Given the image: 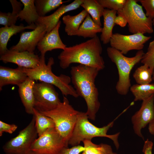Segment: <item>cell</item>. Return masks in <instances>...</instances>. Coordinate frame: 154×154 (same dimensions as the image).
I'll return each mask as SVG.
<instances>
[{
    "mask_svg": "<svg viewBox=\"0 0 154 154\" xmlns=\"http://www.w3.org/2000/svg\"><path fill=\"white\" fill-rule=\"evenodd\" d=\"M102 47L98 36L74 45L66 47L58 56L60 67L65 69L72 63H79L96 68L105 67L102 54Z\"/></svg>",
    "mask_w": 154,
    "mask_h": 154,
    "instance_id": "obj_1",
    "label": "cell"
},
{
    "mask_svg": "<svg viewBox=\"0 0 154 154\" xmlns=\"http://www.w3.org/2000/svg\"><path fill=\"white\" fill-rule=\"evenodd\" d=\"M99 72L96 68L80 64L72 67L70 71L73 87L78 96L85 100L87 107L86 113L88 119L93 120L100 105L95 84Z\"/></svg>",
    "mask_w": 154,
    "mask_h": 154,
    "instance_id": "obj_2",
    "label": "cell"
},
{
    "mask_svg": "<svg viewBox=\"0 0 154 154\" xmlns=\"http://www.w3.org/2000/svg\"><path fill=\"white\" fill-rule=\"evenodd\" d=\"M40 59L39 64L34 68L23 67V71L28 77L35 81H39L56 87L64 96L70 95L75 98L79 97L74 87L70 84L71 79L69 76L64 74L57 76L52 72V66L54 64L53 58H49L47 64L45 55L40 54Z\"/></svg>",
    "mask_w": 154,
    "mask_h": 154,
    "instance_id": "obj_3",
    "label": "cell"
},
{
    "mask_svg": "<svg viewBox=\"0 0 154 154\" xmlns=\"http://www.w3.org/2000/svg\"><path fill=\"white\" fill-rule=\"evenodd\" d=\"M118 117L107 125L99 127L89 121L86 112H80L73 131L68 141V145L75 146L79 145L81 141L84 140H91L96 137H104L112 140L117 150L119 147L118 138L120 132L111 135H108L107 133L109 129L113 126L114 121Z\"/></svg>",
    "mask_w": 154,
    "mask_h": 154,
    "instance_id": "obj_4",
    "label": "cell"
},
{
    "mask_svg": "<svg viewBox=\"0 0 154 154\" xmlns=\"http://www.w3.org/2000/svg\"><path fill=\"white\" fill-rule=\"evenodd\" d=\"M107 52L108 57L116 64L117 69L118 80L116 86V91L121 95H126L131 86V72L134 66L141 61L144 52L143 50H138L134 56L129 57L111 46L107 48Z\"/></svg>",
    "mask_w": 154,
    "mask_h": 154,
    "instance_id": "obj_5",
    "label": "cell"
},
{
    "mask_svg": "<svg viewBox=\"0 0 154 154\" xmlns=\"http://www.w3.org/2000/svg\"><path fill=\"white\" fill-rule=\"evenodd\" d=\"M40 112L52 119L56 130L68 142L80 111L73 107L66 96H64L62 102H60L54 109Z\"/></svg>",
    "mask_w": 154,
    "mask_h": 154,
    "instance_id": "obj_6",
    "label": "cell"
},
{
    "mask_svg": "<svg viewBox=\"0 0 154 154\" xmlns=\"http://www.w3.org/2000/svg\"><path fill=\"white\" fill-rule=\"evenodd\" d=\"M137 1L127 0L123 8L117 13L125 19L129 31L133 34L152 33L153 32L152 20L146 16L142 6L137 3Z\"/></svg>",
    "mask_w": 154,
    "mask_h": 154,
    "instance_id": "obj_7",
    "label": "cell"
},
{
    "mask_svg": "<svg viewBox=\"0 0 154 154\" xmlns=\"http://www.w3.org/2000/svg\"><path fill=\"white\" fill-rule=\"evenodd\" d=\"M38 136L35 117L33 115L28 125L20 131L16 136L7 142L3 147V150L6 154H29Z\"/></svg>",
    "mask_w": 154,
    "mask_h": 154,
    "instance_id": "obj_8",
    "label": "cell"
},
{
    "mask_svg": "<svg viewBox=\"0 0 154 154\" xmlns=\"http://www.w3.org/2000/svg\"><path fill=\"white\" fill-rule=\"evenodd\" d=\"M66 141L55 127L50 128L38 137L33 143L31 151L41 154H58L64 147H68Z\"/></svg>",
    "mask_w": 154,
    "mask_h": 154,
    "instance_id": "obj_9",
    "label": "cell"
},
{
    "mask_svg": "<svg viewBox=\"0 0 154 154\" xmlns=\"http://www.w3.org/2000/svg\"><path fill=\"white\" fill-rule=\"evenodd\" d=\"M34 108L38 112L52 110L60 102L53 85L43 82L35 83L33 87Z\"/></svg>",
    "mask_w": 154,
    "mask_h": 154,
    "instance_id": "obj_10",
    "label": "cell"
},
{
    "mask_svg": "<svg viewBox=\"0 0 154 154\" xmlns=\"http://www.w3.org/2000/svg\"><path fill=\"white\" fill-rule=\"evenodd\" d=\"M151 38L140 33L126 35L116 33L113 34L110 43L111 47L124 55L131 50H142L144 44Z\"/></svg>",
    "mask_w": 154,
    "mask_h": 154,
    "instance_id": "obj_11",
    "label": "cell"
},
{
    "mask_svg": "<svg viewBox=\"0 0 154 154\" xmlns=\"http://www.w3.org/2000/svg\"><path fill=\"white\" fill-rule=\"evenodd\" d=\"M131 121L134 133L144 140L142 129L154 122V94L142 101L139 109L132 116Z\"/></svg>",
    "mask_w": 154,
    "mask_h": 154,
    "instance_id": "obj_12",
    "label": "cell"
},
{
    "mask_svg": "<svg viewBox=\"0 0 154 154\" xmlns=\"http://www.w3.org/2000/svg\"><path fill=\"white\" fill-rule=\"evenodd\" d=\"M35 24L37 27L33 31L22 33L18 43L10 48L9 49L18 52L34 53L38 42L46 33L45 25L40 24Z\"/></svg>",
    "mask_w": 154,
    "mask_h": 154,
    "instance_id": "obj_13",
    "label": "cell"
},
{
    "mask_svg": "<svg viewBox=\"0 0 154 154\" xmlns=\"http://www.w3.org/2000/svg\"><path fill=\"white\" fill-rule=\"evenodd\" d=\"M0 60L5 63H13L18 66L28 69L36 67L40 63V57L34 53L18 52L10 49L0 55Z\"/></svg>",
    "mask_w": 154,
    "mask_h": 154,
    "instance_id": "obj_14",
    "label": "cell"
},
{
    "mask_svg": "<svg viewBox=\"0 0 154 154\" xmlns=\"http://www.w3.org/2000/svg\"><path fill=\"white\" fill-rule=\"evenodd\" d=\"M61 23L60 20L56 25L50 32L46 33L38 42L37 47L41 55H45L46 52L54 49L64 50L67 47L62 42L59 34Z\"/></svg>",
    "mask_w": 154,
    "mask_h": 154,
    "instance_id": "obj_15",
    "label": "cell"
},
{
    "mask_svg": "<svg viewBox=\"0 0 154 154\" xmlns=\"http://www.w3.org/2000/svg\"><path fill=\"white\" fill-rule=\"evenodd\" d=\"M83 0H75L67 5H62L50 15L39 17L36 24L45 25L46 33L51 31L57 25L60 17L66 13L76 10L81 6Z\"/></svg>",
    "mask_w": 154,
    "mask_h": 154,
    "instance_id": "obj_16",
    "label": "cell"
},
{
    "mask_svg": "<svg viewBox=\"0 0 154 154\" xmlns=\"http://www.w3.org/2000/svg\"><path fill=\"white\" fill-rule=\"evenodd\" d=\"M28 77L23 70V67L18 66L15 69L0 66V90L3 87L9 84L18 86Z\"/></svg>",
    "mask_w": 154,
    "mask_h": 154,
    "instance_id": "obj_17",
    "label": "cell"
},
{
    "mask_svg": "<svg viewBox=\"0 0 154 154\" xmlns=\"http://www.w3.org/2000/svg\"><path fill=\"white\" fill-rule=\"evenodd\" d=\"M35 83V80L28 77L23 83L18 86L19 96L26 112L33 115L35 100L33 87Z\"/></svg>",
    "mask_w": 154,
    "mask_h": 154,
    "instance_id": "obj_18",
    "label": "cell"
},
{
    "mask_svg": "<svg viewBox=\"0 0 154 154\" xmlns=\"http://www.w3.org/2000/svg\"><path fill=\"white\" fill-rule=\"evenodd\" d=\"M37 27L35 24L24 26L23 24L19 25H13L10 26H4L0 28V54L1 55L8 49L7 48L8 42L13 35L26 29L34 30Z\"/></svg>",
    "mask_w": 154,
    "mask_h": 154,
    "instance_id": "obj_19",
    "label": "cell"
},
{
    "mask_svg": "<svg viewBox=\"0 0 154 154\" xmlns=\"http://www.w3.org/2000/svg\"><path fill=\"white\" fill-rule=\"evenodd\" d=\"M116 11L105 9L103 16L104 18L103 27L102 28L100 40L103 44L110 43L113 35V29L115 25L114 21L116 17Z\"/></svg>",
    "mask_w": 154,
    "mask_h": 154,
    "instance_id": "obj_20",
    "label": "cell"
},
{
    "mask_svg": "<svg viewBox=\"0 0 154 154\" xmlns=\"http://www.w3.org/2000/svg\"><path fill=\"white\" fill-rule=\"evenodd\" d=\"M88 14L85 10L74 16L69 15L64 16L63 22L65 25L64 30L68 36H76L80 26Z\"/></svg>",
    "mask_w": 154,
    "mask_h": 154,
    "instance_id": "obj_21",
    "label": "cell"
},
{
    "mask_svg": "<svg viewBox=\"0 0 154 154\" xmlns=\"http://www.w3.org/2000/svg\"><path fill=\"white\" fill-rule=\"evenodd\" d=\"M24 6L19 14L21 21L24 20L28 25L36 24L39 17L35 4V0H20Z\"/></svg>",
    "mask_w": 154,
    "mask_h": 154,
    "instance_id": "obj_22",
    "label": "cell"
},
{
    "mask_svg": "<svg viewBox=\"0 0 154 154\" xmlns=\"http://www.w3.org/2000/svg\"><path fill=\"white\" fill-rule=\"evenodd\" d=\"M102 29V28L95 23L88 14L80 26L76 36L92 38L97 36V33H101Z\"/></svg>",
    "mask_w": 154,
    "mask_h": 154,
    "instance_id": "obj_23",
    "label": "cell"
},
{
    "mask_svg": "<svg viewBox=\"0 0 154 154\" xmlns=\"http://www.w3.org/2000/svg\"><path fill=\"white\" fill-rule=\"evenodd\" d=\"M91 16L94 21L102 26L101 17L103 16L105 9L97 0H83L81 6Z\"/></svg>",
    "mask_w": 154,
    "mask_h": 154,
    "instance_id": "obj_24",
    "label": "cell"
},
{
    "mask_svg": "<svg viewBox=\"0 0 154 154\" xmlns=\"http://www.w3.org/2000/svg\"><path fill=\"white\" fill-rule=\"evenodd\" d=\"M12 7V12L5 13L0 12V24L4 26H11L15 25L18 19L19 14L22 10V5L21 2L16 0H10Z\"/></svg>",
    "mask_w": 154,
    "mask_h": 154,
    "instance_id": "obj_25",
    "label": "cell"
},
{
    "mask_svg": "<svg viewBox=\"0 0 154 154\" xmlns=\"http://www.w3.org/2000/svg\"><path fill=\"white\" fill-rule=\"evenodd\" d=\"M33 115L35 117V127L38 137L41 135L49 129L55 127L52 119L42 114L35 108Z\"/></svg>",
    "mask_w": 154,
    "mask_h": 154,
    "instance_id": "obj_26",
    "label": "cell"
},
{
    "mask_svg": "<svg viewBox=\"0 0 154 154\" xmlns=\"http://www.w3.org/2000/svg\"><path fill=\"white\" fill-rule=\"evenodd\" d=\"M129 90L134 96V101H142L154 94V83L134 84Z\"/></svg>",
    "mask_w": 154,
    "mask_h": 154,
    "instance_id": "obj_27",
    "label": "cell"
},
{
    "mask_svg": "<svg viewBox=\"0 0 154 154\" xmlns=\"http://www.w3.org/2000/svg\"><path fill=\"white\" fill-rule=\"evenodd\" d=\"M69 1L62 0H35V4L39 17L46 16V14L54 10L64 3Z\"/></svg>",
    "mask_w": 154,
    "mask_h": 154,
    "instance_id": "obj_28",
    "label": "cell"
},
{
    "mask_svg": "<svg viewBox=\"0 0 154 154\" xmlns=\"http://www.w3.org/2000/svg\"><path fill=\"white\" fill-rule=\"evenodd\" d=\"M85 148L83 151L86 154H117L113 152L111 146L106 144H96L91 140H86L83 141Z\"/></svg>",
    "mask_w": 154,
    "mask_h": 154,
    "instance_id": "obj_29",
    "label": "cell"
},
{
    "mask_svg": "<svg viewBox=\"0 0 154 154\" xmlns=\"http://www.w3.org/2000/svg\"><path fill=\"white\" fill-rule=\"evenodd\" d=\"M153 72L146 65L143 64L138 67L133 74V77L137 84H147L152 81Z\"/></svg>",
    "mask_w": 154,
    "mask_h": 154,
    "instance_id": "obj_30",
    "label": "cell"
},
{
    "mask_svg": "<svg viewBox=\"0 0 154 154\" xmlns=\"http://www.w3.org/2000/svg\"><path fill=\"white\" fill-rule=\"evenodd\" d=\"M141 62L148 66L153 72L154 70V40L149 44L147 52L144 53Z\"/></svg>",
    "mask_w": 154,
    "mask_h": 154,
    "instance_id": "obj_31",
    "label": "cell"
},
{
    "mask_svg": "<svg viewBox=\"0 0 154 154\" xmlns=\"http://www.w3.org/2000/svg\"><path fill=\"white\" fill-rule=\"evenodd\" d=\"M104 8L118 11L124 7L127 0H97Z\"/></svg>",
    "mask_w": 154,
    "mask_h": 154,
    "instance_id": "obj_32",
    "label": "cell"
},
{
    "mask_svg": "<svg viewBox=\"0 0 154 154\" xmlns=\"http://www.w3.org/2000/svg\"><path fill=\"white\" fill-rule=\"evenodd\" d=\"M139 2L146 11V15L153 20L154 18V0H139Z\"/></svg>",
    "mask_w": 154,
    "mask_h": 154,
    "instance_id": "obj_33",
    "label": "cell"
},
{
    "mask_svg": "<svg viewBox=\"0 0 154 154\" xmlns=\"http://www.w3.org/2000/svg\"><path fill=\"white\" fill-rule=\"evenodd\" d=\"M17 126L14 124H9L1 120L0 121V136H2L4 133L12 134L17 128Z\"/></svg>",
    "mask_w": 154,
    "mask_h": 154,
    "instance_id": "obj_34",
    "label": "cell"
},
{
    "mask_svg": "<svg viewBox=\"0 0 154 154\" xmlns=\"http://www.w3.org/2000/svg\"><path fill=\"white\" fill-rule=\"evenodd\" d=\"M85 150L84 146L78 145L70 148L64 147L62 149L58 154H80Z\"/></svg>",
    "mask_w": 154,
    "mask_h": 154,
    "instance_id": "obj_35",
    "label": "cell"
},
{
    "mask_svg": "<svg viewBox=\"0 0 154 154\" xmlns=\"http://www.w3.org/2000/svg\"><path fill=\"white\" fill-rule=\"evenodd\" d=\"M153 146V142L147 139L144 142L142 149V152L144 154H152Z\"/></svg>",
    "mask_w": 154,
    "mask_h": 154,
    "instance_id": "obj_36",
    "label": "cell"
},
{
    "mask_svg": "<svg viewBox=\"0 0 154 154\" xmlns=\"http://www.w3.org/2000/svg\"><path fill=\"white\" fill-rule=\"evenodd\" d=\"M116 24L119 25L121 27H124L127 24L125 19L123 16L118 15L116 17L114 21Z\"/></svg>",
    "mask_w": 154,
    "mask_h": 154,
    "instance_id": "obj_37",
    "label": "cell"
},
{
    "mask_svg": "<svg viewBox=\"0 0 154 154\" xmlns=\"http://www.w3.org/2000/svg\"><path fill=\"white\" fill-rule=\"evenodd\" d=\"M148 130L150 133L154 136V122L149 125Z\"/></svg>",
    "mask_w": 154,
    "mask_h": 154,
    "instance_id": "obj_38",
    "label": "cell"
},
{
    "mask_svg": "<svg viewBox=\"0 0 154 154\" xmlns=\"http://www.w3.org/2000/svg\"><path fill=\"white\" fill-rule=\"evenodd\" d=\"M29 154H41L36 153L34 152L31 151Z\"/></svg>",
    "mask_w": 154,
    "mask_h": 154,
    "instance_id": "obj_39",
    "label": "cell"
},
{
    "mask_svg": "<svg viewBox=\"0 0 154 154\" xmlns=\"http://www.w3.org/2000/svg\"><path fill=\"white\" fill-rule=\"evenodd\" d=\"M152 79H153V80H154V70L153 71V72L152 74Z\"/></svg>",
    "mask_w": 154,
    "mask_h": 154,
    "instance_id": "obj_40",
    "label": "cell"
},
{
    "mask_svg": "<svg viewBox=\"0 0 154 154\" xmlns=\"http://www.w3.org/2000/svg\"><path fill=\"white\" fill-rule=\"evenodd\" d=\"M152 21L153 25L154 26V18L152 20Z\"/></svg>",
    "mask_w": 154,
    "mask_h": 154,
    "instance_id": "obj_41",
    "label": "cell"
},
{
    "mask_svg": "<svg viewBox=\"0 0 154 154\" xmlns=\"http://www.w3.org/2000/svg\"><path fill=\"white\" fill-rule=\"evenodd\" d=\"M81 154H86L83 152H82V153Z\"/></svg>",
    "mask_w": 154,
    "mask_h": 154,
    "instance_id": "obj_42",
    "label": "cell"
}]
</instances>
